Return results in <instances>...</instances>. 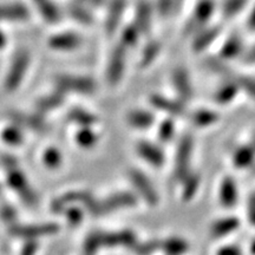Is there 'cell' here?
<instances>
[{
    "instance_id": "obj_5",
    "label": "cell",
    "mask_w": 255,
    "mask_h": 255,
    "mask_svg": "<svg viewBox=\"0 0 255 255\" xmlns=\"http://www.w3.org/2000/svg\"><path fill=\"white\" fill-rule=\"evenodd\" d=\"M215 12L214 0H200L194 8L191 18L188 21L186 31L188 33H197L209 23Z\"/></svg>"
},
{
    "instance_id": "obj_40",
    "label": "cell",
    "mask_w": 255,
    "mask_h": 255,
    "mask_svg": "<svg viewBox=\"0 0 255 255\" xmlns=\"http://www.w3.org/2000/svg\"><path fill=\"white\" fill-rule=\"evenodd\" d=\"M161 247V242L158 241H149L146 244H143L141 246H136L137 253L141 255H148L155 252L157 248Z\"/></svg>"
},
{
    "instance_id": "obj_43",
    "label": "cell",
    "mask_w": 255,
    "mask_h": 255,
    "mask_svg": "<svg viewBox=\"0 0 255 255\" xmlns=\"http://www.w3.org/2000/svg\"><path fill=\"white\" fill-rule=\"evenodd\" d=\"M242 60L246 64H255V44L250 49L245 50L244 55H242Z\"/></svg>"
},
{
    "instance_id": "obj_44",
    "label": "cell",
    "mask_w": 255,
    "mask_h": 255,
    "mask_svg": "<svg viewBox=\"0 0 255 255\" xmlns=\"http://www.w3.org/2000/svg\"><path fill=\"white\" fill-rule=\"evenodd\" d=\"M247 27L250 31L255 32V5L253 6V8H252L250 15H248Z\"/></svg>"
},
{
    "instance_id": "obj_28",
    "label": "cell",
    "mask_w": 255,
    "mask_h": 255,
    "mask_svg": "<svg viewBox=\"0 0 255 255\" xmlns=\"http://www.w3.org/2000/svg\"><path fill=\"white\" fill-rule=\"evenodd\" d=\"M141 34L142 33L139 32L138 28L135 26V24L127 25V26L123 28L122 33H121L120 43L128 50L132 49V47H135L137 45V43H138Z\"/></svg>"
},
{
    "instance_id": "obj_27",
    "label": "cell",
    "mask_w": 255,
    "mask_h": 255,
    "mask_svg": "<svg viewBox=\"0 0 255 255\" xmlns=\"http://www.w3.org/2000/svg\"><path fill=\"white\" fill-rule=\"evenodd\" d=\"M12 119L17 124H20V126L27 127L30 129L33 130H45L46 126L44 120L41 119L38 115H23V114H13L12 115Z\"/></svg>"
},
{
    "instance_id": "obj_16",
    "label": "cell",
    "mask_w": 255,
    "mask_h": 255,
    "mask_svg": "<svg viewBox=\"0 0 255 255\" xmlns=\"http://www.w3.org/2000/svg\"><path fill=\"white\" fill-rule=\"evenodd\" d=\"M219 196L220 202L226 208H231V207L237 205L239 200L238 184L232 177L223 178L221 186H220Z\"/></svg>"
},
{
    "instance_id": "obj_45",
    "label": "cell",
    "mask_w": 255,
    "mask_h": 255,
    "mask_svg": "<svg viewBox=\"0 0 255 255\" xmlns=\"http://www.w3.org/2000/svg\"><path fill=\"white\" fill-rule=\"evenodd\" d=\"M83 4H85L89 7H101L105 4V0H79Z\"/></svg>"
},
{
    "instance_id": "obj_21",
    "label": "cell",
    "mask_w": 255,
    "mask_h": 255,
    "mask_svg": "<svg viewBox=\"0 0 255 255\" xmlns=\"http://www.w3.org/2000/svg\"><path fill=\"white\" fill-rule=\"evenodd\" d=\"M136 200L131 194L129 193H120L117 195H115L110 199H108L103 205L98 207L101 213L109 212V210H114L117 208H122V207H129L135 205Z\"/></svg>"
},
{
    "instance_id": "obj_10",
    "label": "cell",
    "mask_w": 255,
    "mask_h": 255,
    "mask_svg": "<svg viewBox=\"0 0 255 255\" xmlns=\"http://www.w3.org/2000/svg\"><path fill=\"white\" fill-rule=\"evenodd\" d=\"M173 84L177 95L180 96L181 101L186 102L193 97V85L189 72L183 68H177L173 72Z\"/></svg>"
},
{
    "instance_id": "obj_9",
    "label": "cell",
    "mask_w": 255,
    "mask_h": 255,
    "mask_svg": "<svg viewBox=\"0 0 255 255\" xmlns=\"http://www.w3.org/2000/svg\"><path fill=\"white\" fill-rule=\"evenodd\" d=\"M152 8L151 2L149 0H139L135 8V26L138 28L142 34H148L151 30L152 25Z\"/></svg>"
},
{
    "instance_id": "obj_1",
    "label": "cell",
    "mask_w": 255,
    "mask_h": 255,
    "mask_svg": "<svg viewBox=\"0 0 255 255\" xmlns=\"http://www.w3.org/2000/svg\"><path fill=\"white\" fill-rule=\"evenodd\" d=\"M30 64L31 55L26 49H21L15 52L5 76L4 88L6 91H15L20 87L30 68Z\"/></svg>"
},
{
    "instance_id": "obj_6",
    "label": "cell",
    "mask_w": 255,
    "mask_h": 255,
    "mask_svg": "<svg viewBox=\"0 0 255 255\" xmlns=\"http://www.w3.org/2000/svg\"><path fill=\"white\" fill-rule=\"evenodd\" d=\"M30 19V11L21 2L0 4V23H24Z\"/></svg>"
},
{
    "instance_id": "obj_29",
    "label": "cell",
    "mask_w": 255,
    "mask_h": 255,
    "mask_svg": "<svg viewBox=\"0 0 255 255\" xmlns=\"http://www.w3.org/2000/svg\"><path fill=\"white\" fill-rule=\"evenodd\" d=\"M9 183L12 184V187H13L15 190H18L19 193L21 194V196L24 197V200L28 201V202H33L34 201L33 193L30 190V187H27L25 177L19 173V171H15V173L11 175V177H9Z\"/></svg>"
},
{
    "instance_id": "obj_18",
    "label": "cell",
    "mask_w": 255,
    "mask_h": 255,
    "mask_svg": "<svg viewBox=\"0 0 255 255\" xmlns=\"http://www.w3.org/2000/svg\"><path fill=\"white\" fill-rule=\"evenodd\" d=\"M137 150H138V154L141 155L149 164L155 165V167H159V165L164 163V155L157 145L143 141L139 143L138 146H137Z\"/></svg>"
},
{
    "instance_id": "obj_8",
    "label": "cell",
    "mask_w": 255,
    "mask_h": 255,
    "mask_svg": "<svg viewBox=\"0 0 255 255\" xmlns=\"http://www.w3.org/2000/svg\"><path fill=\"white\" fill-rule=\"evenodd\" d=\"M127 0H110L108 4L107 18H105V31L111 36L119 28L121 20L126 12Z\"/></svg>"
},
{
    "instance_id": "obj_38",
    "label": "cell",
    "mask_w": 255,
    "mask_h": 255,
    "mask_svg": "<svg viewBox=\"0 0 255 255\" xmlns=\"http://www.w3.org/2000/svg\"><path fill=\"white\" fill-rule=\"evenodd\" d=\"M2 137H4L5 141H7V143H20L21 132L20 130L17 129V128L9 127L5 130Z\"/></svg>"
},
{
    "instance_id": "obj_30",
    "label": "cell",
    "mask_w": 255,
    "mask_h": 255,
    "mask_svg": "<svg viewBox=\"0 0 255 255\" xmlns=\"http://www.w3.org/2000/svg\"><path fill=\"white\" fill-rule=\"evenodd\" d=\"M161 248L168 255H183L188 251V244L183 239L170 238L162 242Z\"/></svg>"
},
{
    "instance_id": "obj_13",
    "label": "cell",
    "mask_w": 255,
    "mask_h": 255,
    "mask_svg": "<svg viewBox=\"0 0 255 255\" xmlns=\"http://www.w3.org/2000/svg\"><path fill=\"white\" fill-rule=\"evenodd\" d=\"M245 45L244 40L239 33H232L228 36L220 50V57L225 60H232L244 55Z\"/></svg>"
},
{
    "instance_id": "obj_19",
    "label": "cell",
    "mask_w": 255,
    "mask_h": 255,
    "mask_svg": "<svg viewBox=\"0 0 255 255\" xmlns=\"http://www.w3.org/2000/svg\"><path fill=\"white\" fill-rule=\"evenodd\" d=\"M64 100H65V94H63L62 91L57 90L56 89V90L51 92V94L41 97L40 100L37 102L36 108L38 113L40 114L49 113V111H52L57 109V108L62 107V104L64 103Z\"/></svg>"
},
{
    "instance_id": "obj_14",
    "label": "cell",
    "mask_w": 255,
    "mask_h": 255,
    "mask_svg": "<svg viewBox=\"0 0 255 255\" xmlns=\"http://www.w3.org/2000/svg\"><path fill=\"white\" fill-rule=\"evenodd\" d=\"M31 1L46 23L55 25L62 21V12L53 2V0H31Z\"/></svg>"
},
{
    "instance_id": "obj_48",
    "label": "cell",
    "mask_w": 255,
    "mask_h": 255,
    "mask_svg": "<svg viewBox=\"0 0 255 255\" xmlns=\"http://www.w3.org/2000/svg\"><path fill=\"white\" fill-rule=\"evenodd\" d=\"M5 45H6V36L4 32L0 30V50L4 49Z\"/></svg>"
},
{
    "instance_id": "obj_49",
    "label": "cell",
    "mask_w": 255,
    "mask_h": 255,
    "mask_svg": "<svg viewBox=\"0 0 255 255\" xmlns=\"http://www.w3.org/2000/svg\"><path fill=\"white\" fill-rule=\"evenodd\" d=\"M251 253H252V255H255V239L252 241V244H251Z\"/></svg>"
},
{
    "instance_id": "obj_24",
    "label": "cell",
    "mask_w": 255,
    "mask_h": 255,
    "mask_svg": "<svg viewBox=\"0 0 255 255\" xmlns=\"http://www.w3.org/2000/svg\"><path fill=\"white\" fill-rule=\"evenodd\" d=\"M128 122L130 126L138 128V129H146L154 124L155 116L150 111L137 109L128 114Z\"/></svg>"
},
{
    "instance_id": "obj_37",
    "label": "cell",
    "mask_w": 255,
    "mask_h": 255,
    "mask_svg": "<svg viewBox=\"0 0 255 255\" xmlns=\"http://www.w3.org/2000/svg\"><path fill=\"white\" fill-rule=\"evenodd\" d=\"M174 0H156V9L162 17L173 13Z\"/></svg>"
},
{
    "instance_id": "obj_4",
    "label": "cell",
    "mask_w": 255,
    "mask_h": 255,
    "mask_svg": "<svg viewBox=\"0 0 255 255\" xmlns=\"http://www.w3.org/2000/svg\"><path fill=\"white\" fill-rule=\"evenodd\" d=\"M194 142L191 136L186 135L181 138L178 143L176 157H175V178L183 181V178L190 173V161L193 154Z\"/></svg>"
},
{
    "instance_id": "obj_26",
    "label": "cell",
    "mask_w": 255,
    "mask_h": 255,
    "mask_svg": "<svg viewBox=\"0 0 255 255\" xmlns=\"http://www.w3.org/2000/svg\"><path fill=\"white\" fill-rule=\"evenodd\" d=\"M191 121L195 127L207 128L218 122L219 114L210 109H200L194 111L191 115Z\"/></svg>"
},
{
    "instance_id": "obj_47",
    "label": "cell",
    "mask_w": 255,
    "mask_h": 255,
    "mask_svg": "<svg viewBox=\"0 0 255 255\" xmlns=\"http://www.w3.org/2000/svg\"><path fill=\"white\" fill-rule=\"evenodd\" d=\"M34 251H36V245H33V244L27 245L23 252V255H33Z\"/></svg>"
},
{
    "instance_id": "obj_23",
    "label": "cell",
    "mask_w": 255,
    "mask_h": 255,
    "mask_svg": "<svg viewBox=\"0 0 255 255\" xmlns=\"http://www.w3.org/2000/svg\"><path fill=\"white\" fill-rule=\"evenodd\" d=\"M255 161V149L253 145H242L238 148L233 156V163L239 169L251 167Z\"/></svg>"
},
{
    "instance_id": "obj_35",
    "label": "cell",
    "mask_w": 255,
    "mask_h": 255,
    "mask_svg": "<svg viewBox=\"0 0 255 255\" xmlns=\"http://www.w3.org/2000/svg\"><path fill=\"white\" fill-rule=\"evenodd\" d=\"M56 226H38V227H30L17 229L14 233L18 235H23V237H36L39 234H46V233L56 232Z\"/></svg>"
},
{
    "instance_id": "obj_34",
    "label": "cell",
    "mask_w": 255,
    "mask_h": 255,
    "mask_svg": "<svg viewBox=\"0 0 255 255\" xmlns=\"http://www.w3.org/2000/svg\"><path fill=\"white\" fill-rule=\"evenodd\" d=\"M175 135V124L171 120H164L159 124L158 128V138L162 142L167 143L173 139Z\"/></svg>"
},
{
    "instance_id": "obj_46",
    "label": "cell",
    "mask_w": 255,
    "mask_h": 255,
    "mask_svg": "<svg viewBox=\"0 0 255 255\" xmlns=\"http://www.w3.org/2000/svg\"><path fill=\"white\" fill-rule=\"evenodd\" d=\"M248 215H250L251 222L255 226V203L250 202V209H248Z\"/></svg>"
},
{
    "instance_id": "obj_20",
    "label": "cell",
    "mask_w": 255,
    "mask_h": 255,
    "mask_svg": "<svg viewBox=\"0 0 255 255\" xmlns=\"http://www.w3.org/2000/svg\"><path fill=\"white\" fill-rule=\"evenodd\" d=\"M240 226V221L237 218H225L216 221L214 225L212 226L210 233H212V237L218 239V238H225L226 235L231 234L234 231H237Z\"/></svg>"
},
{
    "instance_id": "obj_12",
    "label": "cell",
    "mask_w": 255,
    "mask_h": 255,
    "mask_svg": "<svg viewBox=\"0 0 255 255\" xmlns=\"http://www.w3.org/2000/svg\"><path fill=\"white\" fill-rule=\"evenodd\" d=\"M221 33L220 26H206L195 33L193 40V50L195 52H203L218 39Z\"/></svg>"
},
{
    "instance_id": "obj_11",
    "label": "cell",
    "mask_w": 255,
    "mask_h": 255,
    "mask_svg": "<svg viewBox=\"0 0 255 255\" xmlns=\"http://www.w3.org/2000/svg\"><path fill=\"white\" fill-rule=\"evenodd\" d=\"M150 103L157 110L167 113L171 116H183L186 114V107L182 101H175L171 98L164 97L162 95H152Z\"/></svg>"
},
{
    "instance_id": "obj_51",
    "label": "cell",
    "mask_w": 255,
    "mask_h": 255,
    "mask_svg": "<svg viewBox=\"0 0 255 255\" xmlns=\"http://www.w3.org/2000/svg\"><path fill=\"white\" fill-rule=\"evenodd\" d=\"M253 148L255 149V137H254V139H253Z\"/></svg>"
},
{
    "instance_id": "obj_25",
    "label": "cell",
    "mask_w": 255,
    "mask_h": 255,
    "mask_svg": "<svg viewBox=\"0 0 255 255\" xmlns=\"http://www.w3.org/2000/svg\"><path fill=\"white\" fill-rule=\"evenodd\" d=\"M159 52H161V44L156 40L149 41L141 52V57H139L138 62L139 68H148V66H150L157 59Z\"/></svg>"
},
{
    "instance_id": "obj_32",
    "label": "cell",
    "mask_w": 255,
    "mask_h": 255,
    "mask_svg": "<svg viewBox=\"0 0 255 255\" xmlns=\"http://www.w3.org/2000/svg\"><path fill=\"white\" fill-rule=\"evenodd\" d=\"M248 4V0H225L222 2V14L226 18H233L240 14Z\"/></svg>"
},
{
    "instance_id": "obj_33",
    "label": "cell",
    "mask_w": 255,
    "mask_h": 255,
    "mask_svg": "<svg viewBox=\"0 0 255 255\" xmlns=\"http://www.w3.org/2000/svg\"><path fill=\"white\" fill-rule=\"evenodd\" d=\"M69 120L72 121V122L82 124L84 127H89L91 124H94L97 119L94 116V115L88 113V111L78 109V108H75L69 113Z\"/></svg>"
},
{
    "instance_id": "obj_2",
    "label": "cell",
    "mask_w": 255,
    "mask_h": 255,
    "mask_svg": "<svg viewBox=\"0 0 255 255\" xmlns=\"http://www.w3.org/2000/svg\"><path fill=\"white\" fill-rule=\"evenodd\" d=\"M55 85L57 90L63 94L92 95L97 90V83L88 76H75L63 73L56 76Z\"/></svg>"
},
{
    "instance_id": "obj_15",
    "label": "cell",
    "mask_w": 255,
    "mask_h": 255,
    "mask_svg": "<svg viewBox=\"0 0 255 255\" xmlns=\"http://www.w3.org/2000/svg\"><path fill=\"white\" fill-rule=\"evenodd\" d=\"M131 181L135 184L137 190L141 193V195L144 197V200L150 205H156L158 201V196L156 190L152 187V184L149 181V178L143 175L139 171L133 170L131 173Z\"/></svg>"
},
{
    "instance_id": "obj_31",
    "label": "cell",
    "mask_w": 255,
    "mask_h": 255,
    "mask_svg": "<svg viewBox=\"0 0 255 255\" xmlns=\"http://www.w3.org/2000/svg\"><path fill=\"white\" fill-rule=\"evenodd\" d=\"M183 193L182 196L186 201H189L195 196V194L199 190L201 178L195 173H189L186 177L183 178Z\"/></svg>"
},
{
    "instance_id": "obj_36",
    "label": "cell",
    "mask_w": 255,
    "mask_h": 255,
    "mask_svg": "<svg viewBox=\"0 0 255 255\" xmlns=\"http://www.w3.org/2000/svg\"><path fill=\"white\" fill-rule=\"evenodd\" d=\"M235 82L238 83L240 90H244L250 97L255 100V78L244 76V77H239L238 79H235Z\"/></svg>"
},
{
    "instance_id": "obj_50",
    "label": "cell",
    "mask_w": 255,
    "mask_h": 255,
    "mask_svg": "<svg viewBox=\"0 0 255 255\" xmlns=\"http://www.w3.org/2000/svg\"><path fill=\"white\" fill-rule=\"evenodd\" d=\"M250 202H252V203H255V194H253V195H252L251 200H250Z\"/></svg>"
},
{
    "instance_id": "obj_7",
    "label": "cell",
    "mask_w": 255,
    "mask_h": 255,
    "mask_svg": "<svg viewBox=\"0 0 255 255\" xmlns=\"http://www.w3.org/2000/svg\"><path fill=\"white\" fill-rule=\"evenodd\" d=\"M47 44L52 50L56 51H73L77 50L82 46L83 38L78 33L75 32H60L50 37L47 40Z\"/></svg>"
},
{
    "instance_id": "obj_41",
    "label": "cell",
    "mask_w": 255,
    "mask_h": 255,
    "mask_svg": "<svg viewBox=\"0 0 255 255\" xmlns=\"http://www.w3.org/2000/svg\"><path fill=\"white\" fill-rule=\"evenodd\" d=\"M44 159H45L46 164L50 165V167H57L60 163V155L56 149H50V150L46 151Z\"/></svg>"
},
{
    "instance_id": "obj_39",
    "label": "cell",
    "mask_w": 255,
    "mask_h": 255,
    "mask_svg": "<svg viewBox=\"0 0 255 255\" xmlns=\"http://www.w3.org/2000/svg\"><path fill=\"white\" fill-rule=\"evenodd\" d=\"M78 141L81 144L85 146L92 145L96 141V135L88 127H85V129L78 133Z\"/></svg>"
},
{
    "instance_id": "obj_42",
    "label": "cell",
    "mask_w": 255,
    "mask_h": 255,
    "mask_svg": "<svg viewBox=\"0 0 255 255\" xmlns=\"http://www.w3.org/2000/svg\"><path fill=\"white\" fill-rule=\"evenodd\" d=\"M216 255H242V251L239 246H235V245H228V246L220 248Z\"/></svg>"
},
{
    "instance_id": "obj_22",
    "label": "cell",
    "mask_w": 255,
    "mask_h": 255,
    "mask_svg": "<svg viewBox=\"0 0 255 255\" xmlns=\"http://www.w3.org/2000/svg\"><path fill=\"white\" fill-rule=\"evenodd\" d=\"M240 91L238 83L235 81H229L226 82L225 84H222L218 90H216L214 95V100L216 103L221 105H227L234 100L238 96V92Z\"/></svg>"
},
{
    "instance_id": "obj_3",
    "label": "cell",
    "mask_w": 255,
    "mask_h": 255,
    "mask_svg": "<svg viewBox=\"0 0 255 255\" xmlns=\"http://www.w3.org/2000/svg\"><path fill=\"white\" fill-rule=\"evenodd\" d=\"M128 49L119 43L111 51L107 66V81L111 87H115L122 81L127 66Z\"/></svg>"
},
{
    "instance_id": "obj_17",
    "label": "cell",
    "mask_w": 255,
    "mask_h": 255,
    "mask_svg": "<svg viewBox=\"0 0 255 255\" xmlns=\"http://www.w3.org/2000/svg\"><path fill=\"white\" fill-rule=\"evenodd\" d=\"M68 14L73 20L83 25H90L94 21V15L89 6L83 4L79 0H72L68 4Z\"/></svg>"
}]
</instances>
